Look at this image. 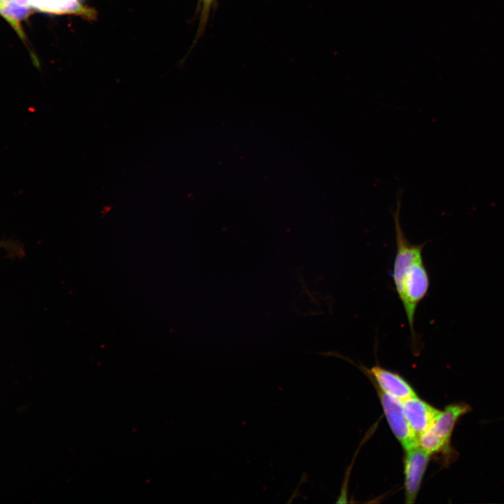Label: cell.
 Instances as JSON below:
<instances>
[{
    "mask_svg": "<svg viewBox=\"0 0 504 504\" xmlns=\"http://www.w3.org/2000/svg\"><path fill=\"white\" fill-rule=\"evenodd\" d=\"M214 0H200V17L203 19L209 18Z\"/></svg>",
    "mask_w": 504,
    "mask_h": 504,
    "instance_id": "obj_8",
    "label": "cell"
},
{
    "mask_svg": "<svg viewBox=\"0 0 504 504\" xmlns=\"http://www.w3.org/2000/svg\"><path fill=\"white\" fill-rule=\"evenodd\" d=\"M0 14L12 25L20 37H24L20 23L30 14L29 7L19 6L10 1L0 7Z\"/></svg>",
    "mask_w": 504,
    "mask_h": 504,
    "instance_id": "obj_7",
    "label": "cell"
},
{
    "mask_svg": "<svg viewBox=\"0 0 504 504\" xmlns=\"http://www.w3.org/2000/svg\"><path fill=\"white\" fill-rule=\"evenodd\" d=\"M430 454L419 444L406 450L404 460L405 502L414 503L428 465Z\"/></svg>",
    "mask_w": 504,
    "mask_h": 504,
    "instance_id": "obj_4",
    "label": "cell"
},
{
    "mask_svg": "<svg viewBox=\"0 0 504 504\" xmlns=\"http://www.w3.org/2000/svg\"><path fill=\"white\" fill-rule=\"evenodd\" d=\"M12 1L11 0H0V7Z\"/></svg>",
    "mask_w": 504,
    "mask_h": 504,
    "instance_id": "obj_9",
    "label": "cell"
},
{
    "mask_svg": "<svg viewBox=\"0 0 504 504\" xmlns=\"http://www.w3.org/2000/svg\"><path fill=\"white\" fill-rule=\"evenodd\" d=\"M470 411L465 403H453L440 411L432 425L420 436L419 444L430 454H442L447 461L456 454L451 447V438L459 419Z\"/></svg>",
    "mask_w": 504,
    "mask_h": 504,
    "instance_id": "obj_2",
    "label": "cell"
},
{
    "mask_svg": "<svg viewBox=\"0 0 504 504\" xmlns=\"http://www.w3.org/2000/svg\"><path fill=\"white\" fill-rule=\"evenodd\" d=\"M402 404L407 421L418 438L432 425L440 411L416 396L402 401Z\"/></svg>",
    "mask_w": 504,
    "mask_h": 504,
    "instance_id": "obj_5",
    "label": "cell"
},
{
    "mask_svg": "<svg viewBox=\"0 0 504 504\" xmlns=\"http://www.w3.org/2000/svg\"><path fill=\"white\" fill-rule=\"evenodd\" d=\"M368 374L375 379V384L384 392L403 401L416 396L411 386L399 374L387 370L380 366L370 369L363 368Z\"/></svg>",
    "mask_w": 504,
    "mask_h": 504,
    "instance_id": "obj_6",
    "label": "cell"
},
{
    "mask_svg": "<svg viewBox=\"0 0 504 504\" xmlns=\"http://www.w3.org/2000/svg\"><path fill=\"white\" fill-rule=\"evenodd\" d=\"M384 412L395 437L406 451L419 445V438L410 427L405 415L402 401L384 392L374 383Z\"/></svg>",
    "mask_w": 504,
    "mask_h": 504,
    "instance_id": "obj_3",
    "label": "cell"
},
{
    "mask_svg": "<svg viewBox=\"0 0 504 504\" xmlns=\"http://www.w3.org/2000/svg\"><path fill=\"white\" fill-rule=\"evenodd\" d=\"M402 190L397 195L396 209L393 214L396 251L392 279L398 297L402 305L412 344L418 336L415 330V318L419 304L430 288V277L423 258L425 243H411L406 237L400 222Z\"/></svg>",
    "mask_w": 504,
    "mask_h": 504,
    "instance_id": "obj_1",
    "label": "cell"
}]
</instances>
